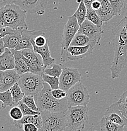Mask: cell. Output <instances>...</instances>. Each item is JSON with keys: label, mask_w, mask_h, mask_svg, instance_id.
I'll return each instance as SVG.
<instances>
[{"label": "cell", "mask_w": 127, "mask_h": 131, "mask_svg": "<svg viewBox=\"0 0 127 131\" xmlns=\"http://www.w3.org/2000/svg\"><path fill=\"white\" fill-rule=\"evenodd\" d=\"M112 32L115 35L113 40L114 55L110 70L111 78L116 79L127 63V12Z\"/></svg>", "instance_id": "obj_1"}, {"label": "cell", "mask_w": 127, "mask_h": 131, "mask_svg": "<svg viewBox=\"0 0 127 131\" xmlns=\"http://www.w3.org/2000/svg\"><path fill=\"white\" fill-rule=\"evenodd\" d=\"M27 12L15 4L6 5L0 9V28L9 27L15 30L28 29Z\"/></svg>", "instance_id": "obj_2"}, {"label": "cell", "mask_w": 127, "mask_h": 131, "mask_svg": "<svg viewBox=\"0 0 127 131\" xmlns=\"http://www.w3.org/2000/svg\"><path fill=\"white\" fill-rule=\"evenodd\" d=\"M51 88L48 84L44 83L43 89L34 96L35 103L39 111H50L51 112H63L66 114L68 109L66 98L57 100L53 97Z\"/></svg>", "instance_id": "obj_3"}, {"label": "cell", "mask_w": 127, "mask_h": 131, "mask_svg": "<svg viewBox=\"0 0 127 131\" xmlns=\"http://www.w3.org/2000/svg\"><path fill=\"white\" fill-rule=\"evenodd\" d=\"M89 109L87 106L68 107L66 113L67 127L70 130L82 131L89 120Z\"/></svg>", "instance_id": "obj_4"}, {"label": "cell", "mask_w": 127, "mask_h": 131, "mask_svg": "<svg viewBox=\"0 0 127 131\" xmlns=\"http://www.w3.org/2000/svg\"><path fill=\"white\" fill-rule=\"evenodd\" d=\"M42 127L39 131H64L67 127L66 114L42 111Z\"/></svg>", "instance_id": "obj_5"}, {"label": "cell", "mask_w": 127, "mask_h": 131, "mask_svg": "<svg viewBox=\"0 0 127 131\" xmlns=\"http://www.w3.org/2000/svg\"><path fill=\"white\" fill-rule=\"evenodd\" d=\"M19 86L26 96H35L43 89V79L41 75L27 73L20 76Z\"/></svg>", "instance_id": "obj_6"}, {"label": "cell", "mask_w": 127, "mask_h": 131, "mask_svg": "<svg viewBox=\"0 0 127 131\" xmlns=\"http://www.w3.org/2000/svg\"><path fill=\"white\" fill-rule=\"evenodd\" d=\"M79 28L80 25L75 16H69L63 28L61 43V61L62 62L68 61L66 59V50L74 37L79 32Z\"/></svg>", "instance_id": "obj_7"}, {"label": "cell", "mask_w": 127, "mask_h": 131, "mask_svg": "<svg viewBox=\"0 0 127 131\" xmlns=\"http://www.w3.org/2000/svg\"><path fill=\"white\" fill-rule=\"evenodd\" d=\"M66 98L69 107L87 106L90 102V95L87 88L79 82L67 91Z\"/></svg>", "instance_id": "obj_8"}, {"label": "cell", "mask_w": 127, "mask_h": 131, "mask_svg": "<svg viewBox=\"0 0 127 131\" xmlns=\"http://www.w3.org/2000/svg\"><path fill=\"white\" fill-rule=\"evenodd\" d=\"M79 82H81V74L79 69L64 66L62 73L60 77V89L67 92Z\"/></svg>", "instance_id": "obj_9"}, {"label": "cell", "mask_w": 127, "mask_h": 131, "mask_svg": "<svg viewBox=\"0 0 127 131\" xmlns=\"http://www.w3.org/2000/svg\"><path fill=\"white\" fill-rule=\"evenodd\" d=\"M78 32L88 37L95 46L100 45L102 34L103 32L102 27H97L89 20H85L80 26Z\"/></svg>", "instance_id": "obj_10"}, {"label": "cell", "mask_w": 127, "mask_h": 131, "mask_svg": "<svg viewBox=\"0 0 127 131\" xmlns=\"http://www.w3.org/2000/svg\"><path fill=\"white\" fill-rule=\"evenodd\" d=\"M49 0H18L15 5L31 14L41 15L44 12Z\"/></svg>", "instance_id": "obj_11"}, {"label": "cell", "mask_w": 127, "mask_h": 131, "mask_svg": "<svg viewBox=\"0 0 127 131\" xmlns=\"http://www.w3.org/2000/svg\"><path fill=\"white\" fill-rule=\"evenodd\" d=\"M39 35H45V33L41 30H22L21 34V39L18 44L15 50L20 51L24 49H33L31 43V40L35 39Z\"/></svg>", "instance_id": "obj_12"}, {"label": "cell", "mask_w": 127, "mask_h": 131, "mask_svg": "<svg viewBox=\"0 0 127 131\" xmlns=\"http://www.w3.org/2000/svg\"><path fill=\"white\" fill-rule=\"evenodd\" d=\"M104 117L111 122L118 124L121 126L127 125V121L123 117L119 109L118 102H115L109 106L106 110Z\"/></svg>", "instance_id": "obj_13"}, {"label": "cell", "mask_w": 127, "mask_h": 131, "mask_svg": "<svg viewBox=\"0 0 127 131\" xmlns=\"http://www.w3.org/2000/svg\"><path fill=\"white\" fill-rule=\"evenodd\" d=\"M95 47L92 45L85 47L70 46L66 50V59L71 61H78L89 55L93 52Z\"/></svg>", "instance_id": "obj_14"}, {"label": "cell", "mask_w": 127, "mask_h": 131, "mask_svg": "<svg viewBox=\"0 0 127 131\" xmlns=\"http://www.w3.org/2000/svg\"><path fill=\"white\" fill-rule=\"evenodd\" d=\"M31 43H32V47H33L34 51L41 57L44 66L46 67V68L50 66L53 65L55 62V59L52 57L51 56L48 42L44 46L41 47H37L35 46V43H34V39L31 40Z\"/></svg>", "instance_id": "obj_15"}, {"label": "cell", "mask_w": 127, "mask_h": 131, "mask_svg": "<svg viewBox=\"0 0 127 131\" xmlns=\"http://www.w3.org/2000/svg\"><path fill=\"white\" fill-rule=\"evenodd\" d=\"M15 57L10 49L6 48L5 52L0 55V71L15 69Z\"/></svg>", "instance_id": "obj_16"}, {"label": "cell", "mask_w": 127, "mask_h": 131, "mask_svg": "<svg viewBox=\"0 0 127 131\" xmlns=\"http://www.w3.org/2000/svg\"><path fill=\"white\" fill-rule=\"evenodd\" d=\"M95 12L103 22H108L115 16L113 6L108 0H103L101 8Z\"/></svg>", "instance_id": "obj_17"}, {"label": "cell", "mask_w": 127, "mask_h": 131, "mask_svg": "<svg viewBox=\"0 0 127 131\" xmlns=\"http://www.w3.org/2000/svg\"><path fill=\"white\" fill-rule=\"evenodd\" d=\"M20 78V75L15 69L3 71V84L1 92L9 90L15 84L18 82Z\"/></svg>", "instance_id": "obj_18"}, {"label": "cell", "mask_w": 127, "mask_h": 131, "mask_svg": "<svg viewBox=\"0 0 127 131\" xmlns=\"http://www.w3.org/2000/svg\"><path fill=\"white\" fill-rule=\"evenodd\" d=\"M27 124H32L36 125L39 129L42 127V119L41 114L35 115H26L24 116L20 121H14V124L18 129L23 128L24 125Z\"/></svg>", "instance_id": "obj_19"}, {"label": "cell", "mask_w": 127, "mask_h": 131, "mask_svg": "<svg viewBox=\"0 0 127 131\" xmlns=\"http://www.w3.org/2000/svg\"><path fill=\"white\" fill-rule=\"evenodd\" d=\"M15 57V70L19 75L22 76L24 74L29 73V68L22 57V54L20 51L11 49Z\"/></svg>", "instance_id": "obj_20"}, {"label": "cell", "mask_w": 127, "mask_h": 131, "mask_svg": "<svg viewBox=\"0 0 127 131\" xmlns=\"http://www.w3.org/2000/svg\"><path fill=\"white\" fill-rule=\"evenodd\" d=\"M22 30H18L17 33L12 35H8L2 38L6 48L15 49L21 39Z\"/></svg>", "instance_id": "obj_21"}, {"label": "cell", "mask_w": 127, "mask_h": 131, "mask_svg": "<svg viewBox=\"0 0 127 131\" xmlns=\"http://www.w3.org/2000/svg\"><path fill=\"white\" fill-rule=\"evenodd\" d=\"M92 45L94 47L95 45L91 40V39L85 35L78 32L72 40L70 46H76V47H85V46Z\"/></svg>", "instance_id": "obj_22"}, {"label": "cell", "mask_w": 127, "mask_h": 131, "mask_svg": "<svg viewBox=\"0 0 127 131\" xmlns=\"http://www.w3.org/2000/svg\"><path fill=\"white\" fill-rule=\"evenodd\" d=\"M100 126L101 131H124V127L113 123L103 117L101 120Z\"/></svg>", "instance_id": "obj_23"}, {"label": "cell", "mask_w": 127, "mask_h": 131, "mask_svg": "<svg viewBox=\"0 0 127 131\" xmlns=\"http://www.w3.org/2000/svg\"><path fill=\"white\" fill-rule=\"evenodd\" d=\"M20 52L22 54L23 56L27 59L44 66L41 57L36 52H35L33 49H24V50H20Z\"/></svg>", "instance_id": "obj_24"}, {"label": "cell", "mask_w": 127, "mask_h": 131, "mask_svg": "<svg viewBox=\"0 0 127 131\" xmlns=\"http://www.w3.org/2000/svg\"><path fill=\"white\" fill-rule=\"evenodd\" d=\"M87 8L85 5L84 2L83 0H81L79 3V7L76 9V12H75L73 16H75L76 20H78L79 25H81L83 22L86 20V16H87Z\"/></svg>", "instance_id": "obj_25"}, {"label": "cell", "mask_w": 127, "mask_h": 131, "mask_svg": "<svg viewBox=\"0 0 127 131\" xmlns=\"http://www.w3.org/2000/svg\"><path fill=\"white\" fill-rule=\"evenodd\" d=\"M0 102L2 103L1 106L3 109L6 108L7 106H16L9 90L4 92H0Z\"/></svg>", "instance_id": "obj_26"}, {"label": "cell", "mask_w": 127, "mask_h": 131, "mask_svg": "<svg viewBox=\"0 0 127 131\" xmlns=\"http://www.w3.org/2000/svg\"><path fill=\"white\" fill-rule=\"evenodd\" d=\"M12 96L13 97V100H14L16 106L18 105V103L21 102L23 98L25 96V94L23 93L22 90L20 88V86H19L18 83H16L15 84L12 88L9 89Z\"/></svg>", "instance_id": "obj_27"}, {"label": "cell", "mask_w": 127, "mask_h": 131, "mask_svg": "<svg viewBox=\"0 0 127 131\" xmlns=\"http://www.w3.org/2000/svg\"><path fill=\"white\" fill-rule=\"evenodd\" d=\"M22 57L26 62V64L28 66V68H29V73L41 75V76L44 73V70L46 69V67L38 64L35 63L34 62H32V61L27 59L23 56Z\"/></svg>", "instance_id": "obj_28"}, {"label": "cell", "mask_w": 127, "mask_h": 131, "mask_svg": "<svg viewBox=\"0 0 127 131\" xmlns=\"http://www.w3.org/2000/svg\"><path fill=\"white\" fill-rule=\"evenodd\" d=\"M53 66L50 68H46L44 70V74L54 77L59 78L62 73L64 66L60 63L53 64Z\"/></svg>", "instance_id": "obj_29"}, {"label": "cell", "mask_w": 127, "mask_h": 131, "mask_svg": "<svg viewBox=\"0 0 127 131\" xmlns=\"http://www.w3.org/2000/svg\"><path fill=\"white\" fill-rule=\"evenodd\" d=\"M86 20H89L91 23L97 25L99 27H102L103 21L98 15L97 12L92 9H87V16H86Z\"/></svg>", "instance_id": "obj_30"}, {"label": "cell", "mask_w": 127, "mask_h": 131, "mask_svg": "<svg viewBox=\"0 0 127 131\" xmlns=\"http://www.w3.org/2000/svg\"><path fill=\"white\" fill-rule=\"evenodd\" d=\"M42 79L44 83H47L51 87L52 90L59 89L60 88V78L54 76H49L44 73L42 75Z\"/></svg>", "instance_id": "obj_31"}, {"label": "cell", "mask_w": 127, "mask_h": 131, "mask_svg": "<svg viewBox=\"0 0 127 131\" xmlns=\"http://www.w3.org/2000/svg\"><path fill=\"white\" fill-rule=\"evenodd\" d=\"M22 102L35 112H40L35 103L34 96H25L22 100Z\"/></svg>", "instance_id": "obj_32"}, {"label": "cell", "mask_w": 127, "mask_h": 131, "mask_svg": "<svg viewBox=\"0 0 127 131\" xmlns=\"http://www.w3.org/2000/svg\"><path fill=\"white\" fill-rule=\"evenodd\" d=\"M9 117L14 121H20L24 117V115H23L21 109L18 106H13L9 110Z\"/></svg>", "instance_id": "obj_33"}, {"label": "cell", "mask_w": 127, "mask_h": 131, "mask_svg": "<svg viewBox=\"0 0 127 131\" xmlns=\"http://www.w3.org/2000/svg\"><path fill=\"white\" fill-rule=\"evenodd\" d=\"M108 1H110L113 6L115 16L120 15L121 12V9L123 7L125 0H108Z\"/></svg>", "instance_id": "obj_34"}, {"label": "cell", "mask_w": 127, "mask_h": 131, "mask_svg": "<svg viewBox=\"0 0 127 131\" xmlns=\"http://www.w3.org/2000/svg\"><path fill=\"white\" fill-rule=\"evenodd\" d=\"M18 106L20 107L22 112L24 116L26 115H35L41 114V112H35L32 110V109L30 108L28 106H27L25 104H24L22 102H20L18 104Z\"/></svg>", "instance_id": "obj_35"}, {"label": "cell", "mask_w": 127, "mask_h": 131, "mask_svg": "<svg viewBox=\"0 0 127 131\" xmlns=\"http://www.w3.org/2000/svg\"><path fill=\"white\" fill-rule=\"evenodd\" d=\"M51 93L53 97L57 100H62L64 99V98H66V95H67V92L66 91L60 89V88L52 90Z\"/></svg>", "instance_id": "obj_36"}, {"label": "cell", "mask_w": 127, "mask_h": 131, "mask_svg": "<svg viewBox=\"0 0 127 131\" xmlns=\"http://www.w3.org/2000/svg\"><path fill=\"white\" fill-rule=\"evenodd\" d=\"M48 42L44 35H39L35 39H34V43L37 47H41L44 46Z\"/></svg>", "instance_id": "obj_37"}, {"label": "cell", "mask_w": 127, "mask_h": 131, "mask_svg": "<svg viewBox=\"0 0 127 131\" xmlns=\"http://www.w3.org/2000/svg\"><path fill=\"white\" fill-rule=\"evenodd\" d=\"M118 102L119 103V109H120V112L123 115V117L126 118L127 121V104L121 103L119 101Z\"/></svg>", "instance_id": "obj_38"}, {"label": "cell", "mask_w": 127, "mask_h": 131, "mask_svg": "<svg viewBox=\"0 0 127 131\" xmlns=\"http://www.w3.org/2000/svg\"><path fill=\"white\" fill-rule=\"evenodd\" d=\"M24 131H39V129L36 125L32 124H27L23 126Z\"/></svg>", "instance_id": "obj_39"}, {"label": "cell", "mask_w": 127, "mask_h": 131, "mask_svg": "<svg viewBox=\"0 0 127 131\" xmlns=\"http://www.w3.org/2000/svg\"><path fill=\"white\" fill-rule=\"evenodd\" d=\"M101 2L98 0H95L91 5V9L95 11H97L101 8Z\"/></svg>", "instance_id": "obj_40"}, {"label": "cell", "mask_w": 127, "mask_h": 131, "mask_svg": "<svg viewBox=\"0 0 127 131\" xmlns=\"http://www.w3.org/2000/svg\"><path fill=\"white\" fill-rule=\"evenodd\" d=\"M118 101L120 102H121V103L127 104V90H126V91L121 95V96H120Z\"/></svg>", "instance_id": "obj_41"}, {"label": "cell", "mask_w": 127, "mask_h": 131, "mask_svg": "<svg viewBox=\"0 0 127 131\" xmlns=\"http://www.w3.org/2000/svg\"><path fill=\"white\" fill-rule=\"evenodd\" d=\"M6 50V47L5 46V43L2 39H0V55L3 54Z\"/></svg>", "instance_id": "obj_42"}, {"label": "cell", "mask_w": 127, "mask_h": 131, "mask_svg": "<svg viewBox=\"0 0 127 131\" xmlns=\"http://www.w3.org/2000/svg\"><path fill=\"white\" fill-rule=\"evenodd\" d=\"M84 2L85 5L87 7V9H91V5H92V3L94 2L95 0H83Z\"/></svg>", "instance_id": "obj_43"}, {"label": "cell", "mask_w": 127, "mask_h": 131, "mask_svg": "<svg viewBox=\"0 0 127 131\" xmlns=\"http://www.w3.org/2000/svg\"><path fill=\"white\" fill-rule=\"evenodd\" d=\"M3 84V71H0V92H1Z\"/></svg>", "instance_id": "obj_44"}, {"label": "cell", "mask_w": 127, "mask_h": 131, "mask_svg": "<svg viewBox=\"0 0 127 131\" xmlns=\"http://www.w3.org/2000/svg\"><path fill=\"white\" fill-rule=\"evenodd\" d=\"M4 1L6 3L7 5H12V4H15L17 0H4Z\"/></svg>", "instance_id": "obj_45"}, {"label": "cell", "mask_w": 127, "mask_h": 131, "mask_svg": "<svg viewBox=\"0 0 127 131\" xmlns=\"http://www.w3.org/2000/svg\"><path fill=\"white\" fill-rule=\"evenodd\" d=\"M6 5H7V4H6V3L5 2L4 0H0V9H1V8L4 7L5 6H6Z\"/></svg>", "instance_id": "obj_46"}, {"label": "cell", "mask_w": 127, "mask_h": 131, "mask_svg": "<svg viewBox=\"0 0 127 131\" xmlns=\"http://www.w3.org/2000/svg\"><path fill=\"white\" fill-rule=\"evenodd\" d=\"M2 106H1V105H0V111H1V110H2Z\"/></svg>", "instance_id": "obj_47"}, {"label": "cell", "mask_w": 127, "mask_h": 131, "mask_svg": "<svg viewBox=\"0 0 127 131\" xmlns=\"http://www.w3.org/2000/svg\"><path fill=\"white\" fill-rule=\"evenodd\" d=\"M98 1H100V2H102V1H103V0H98Z\"/></svg>", "instance_id": "obj_48"}]
</instances>
